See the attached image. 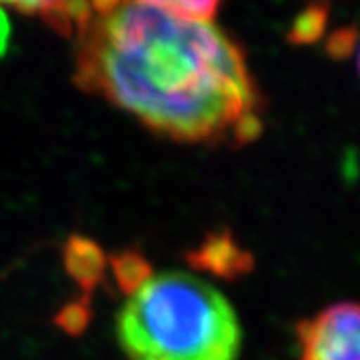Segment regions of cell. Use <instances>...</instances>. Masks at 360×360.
Masks as SVG:
<instances>
[{"mask_svg": "<svg viewBox=\"0 0 360 360\" xmlns=\"http://www.w3.org/2000/svg\"><path fill=\"white\" fill-rule=\"evenodd\" d=\"M90 6L75 54L84 92L176 142H248L260 132L255 78L222 28L180 18L160 2Z\"/></svg>", "mask_w": 360, "mask_h": 360, "instance_id": "cell-1", "label": "cell"}, {"mask_svg": "<svg viewBox=\"0 0 360 360\" xmlns=\"http://www.w3.org/2000/svg\"><path fill=\"white\" fill-rule=\"evenodd\" d=\"M130 360H238L243 330L229 298L191 272L153 274L116 319Z\"/></svg>", "mask_w": 360, "mask_h": 360, "instance_id": "cell-2", "label": "cell"}, {"mask_svg": "<svg viewBox=\"0 0 360 360\" xmlns=\"http://www.w3.org/2000/svg\"><path fill=\"white\" fill-rule=\"evenodd\" d=\"M298 360H360V302H335L298 324Z\"/></svg>", "mask_w": 360, "mask_h": 360, "instance_id": "cell-3", "label": "cell"}, {"mask_svg": "<svg viewBox=\"0 0 360 360\" xmlns=\"http://www.w3.org/2000/svg\"><path fill=\"white\" fill-rule=\"evenodd\" d=\"M194 269L210 270L224 278H236L252 266V258L231 238V234H214L205 245L188 255Z\"/></svg>", "mask_w": 360, "mask_h": 360, "instance_id": "cell-4", "label": "cell"}, {"mask_svg": "<svg viewBox=\"0 0 360 360\" xmlns=\"http://www.w3.org/2000/svg\"><path fill=\"white\" fill-rule=\"evenodd\" d=\"M65 264L68 274L84 290H92L94 284L103 278L104 255L89 238L72 236L65 246Z\"/></svg>", "mask_w": 360, "mask_h": 360, "instance_id": "cell-5", "label": "cell"}, {"mask_svg": "<svg viewBox=\"0 0 360 360\" xmlns=\"http://www.w3.org/2000/svg\"><path fill=\"white\" fill-rule=\"evenodd\" d=\"M112 270H115L116 283L120 284V288L129 296L153 276L148 260L136 250H127L118 255L112 260Z\"/></svg>", "mask_w": 360, "mask_h": 360, "instance_id": "cell-6", "label": "cell"}, {"mask_svg": "<svg viewBox=\"0 0 360 360\" xmlns=\"http://www.w3.org/2000/svg\"><path fill=\"white\" fill-rule=\"evenodd\" d=\"M326 6H310L304 13H300L295 18V22L288 30V37L296 44H309L322 37L324 28H326Z\"/></svg>", "mask_w": 360, "mask_h": 360, "instance_id": "cell-7", "label": "cell"}, {"mask_svg": "<svg viewBox=\"0 0 360 360\" xmlns=\"http://www.w3.org/2000/svg\"><path fill=\"white\" fill-rule=\"evenodd\" d=\"M167 11L172 14H176L180 18L186 20H200V22H214V16L219 13L220 4L219 2H208V0H168V2H160Z\"/></svg>", "mask_w": 360, "mask_h": 360, "instance_id": "cell-8", "label": "cell"}, {"mask_svg": "<svg viewBox=\"0 0 360 360\" xmlns=\"http://www.w3.org/2000/svg\"><path fill=\"white\" fill-rule=\"evenodd\" d=\"M86 322H89V310L84 309V307H77V304L70 307V309H66L60 314V319H58V324L65 326L68 333L82 330L86 326Z\"/></svg>", "mask_w": 360, "mask_h": 360, "instance_id": "cell-9", "label": "cell"}, {"mask_svg": "<svg viewBox=\"0 0 360 360\" xmlns=\"http://www.w3.org/2000/svg\"><path fill=\"white\" fill-rule=\"evenodd\" d=\"M359 46V39H356V32L354 30H336L333 34V39L328 42V52L333 56H342L345 52L352 51Z\"/></svg>", "mask_w": 360, "mask_h": 360, "instance_id": "cell-10", "label": "cell"}, {"mask_svg": "<svg viewBox=\"0 0 360 360\" xmlns=\"http://www.w3.org/2000/svg\"><path fill=\"white\" fill-rule=\"evenodd\" d=\"M6 34H8V22H6L4 14L0 13V54L4 52V46H6Z\"/></svg>", "mask_w": 360, "mask_h": 360, "instance_id": "cell-11", "label": "cell"}, {"mask_svg": "<svg viewBox=\"0 0 360 360\" xmlns=\"http://www.w3.org/2000/svg\"><path fill=\"white\" fill-rule=\"evenodd\" d=\"M356 70H359V77H360V40H359V46H356Z\"/></svg>", "mask_w": 360, "mask_h": 360, "instance_id": "cell-12", "label": "cell"}]
</instances>
